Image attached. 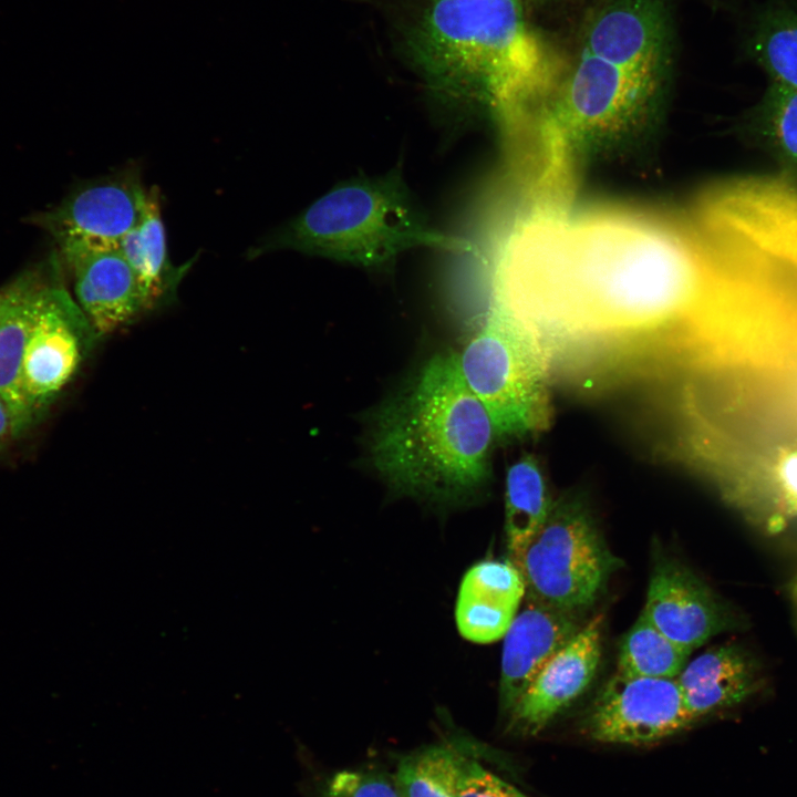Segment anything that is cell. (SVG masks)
<instances>
[{
	"label": "cell",
	"instance_id": "obj_25",
	"mask_svg": "<svg viewBox=\"0 0 797 797\" xmlns=\"http://www.w3.org/2000/svg\"><path fill=\"white\" fill-rule=\"evenodd\" d=\"M319 797H402L385 776L360 769H343L329 777Z\"/></svg>",
	"mask_w": 797,
	"mask_h": 797
},
{
	"label": "cell",
	"instance_id": "obj_11",
	"mask_svg": "<svg viewBox=\"0 0 797 797\" xmlns=\"http://www.w3.org/2000/svg\"><path fill=\"white\" fill-rule=\"evenodd\" d=\"M642 612L690 653L734 628L732 612L711 588L680 559L655 547Z\"/></svg>",
	"mask_w": 797,
	"mask_h": 797
},
{
	"label": "cell",
	"instance_id": "obj_23",
	"mask_svg": "<svg viewBox=\"0 0 797 797\" xmlns=\"http://www.w3.org/2000/svg\"><path fill=\"white\" fill-rule=\"evenodd\" d=\"M749 48L773 82L797 89V13L785 9L766 12L753 31Z\"/></svg>",
	"mask_w": 797,
	"mask_h": 797
},
{
	"label": "cell",
	"instance_id": "obj_26",
	"mask_svg": "<svg viewBox=\"0 0 797 797\" xmlns=\"http://www.w3.org/2000/svg\"><path fill=\"white\" fill-rule=\"evenodd\" d=\"M457 797H528L478 763L465 762Z\"/></svg>",
	"mask_w": 797,
	"mask_h": 797
},
{
	"label": "cell",
	"instance_id": "obj_20",
	"mask_svg": "<svg viewBox=\"0 0 797 797\" xmlns=\"http://www.w3.org/2000/svg\"><path fill=\"white\" fill-rule=\"evenodd\" d=\"M553 500L545 472L532 454L510 465L506 475L505 536L508 560L518 557L547 519Z\"/></svg>",
	"mask_w": 797,
	"mask_h": 797
},
{
	"label": "cell",
	"instance_id": "obj_31",
	"mask_svg": "<svg viewBox=\"0 0 797 797\" xmlns=\"http://www.w3.org/2000/svg\"><path fill=\"white\" fill-rule=\"evenodd\" d=\"M524 1H525L526 4L528 6V4H534V3H541V2H544V1H546V0H524Z\"/></svg>",
	"mask_w": 797,
	"mask_h": 797
},
{
	"label": "cell",
	"instance_id": "obj_29",
	"mask_svg": "<svg viewBox=\"0 0 797 797\" xmlns=\"http://www.w3.org/2000/svg\"><path fill=\"white\" fill-rule=\"evenodd\" d=\"M17 289V280L0 289V319L9 308Z\"/></svg>",
	"mask_w": 797,
	"mask_h": 797
},
{
	"label": "cell",
	"instance_id": "obj_8",
	"mask_svg": "<svg viewBox=\"0 0 797 797\" xmlns=\"http://www.w3.org/2000/svg\"><path fill=\"white\" fill-rule=\"evenodd\" d=\"M692 724L675 679L615 672L587 708L580 728L596 742L645 746Z\"/></svg>",
	"mask_w": 797,
	"mask_h": 797
},
{
	"label": "cell",
	"instance_id": "obj_28",
	"mask_svg": "<svg viewBox=\"0 0 797 797\" xmlns=\"http://www.w3.org/2000/svg\"><path fill=\"white\" fill-rule=\"evenodd\" d=\"M18 437L13 414L7 403L0 397V453Z\"/></svg>",
	"mask_w": 797,
	"mask_h": 797
},
{
	"label": "cell",
	"instance_id": "obj_12",
	"mask_svg": "<svg viewBox=\"0 0 797 797\" xmlns=\"http://www.w3.org/2000/svg\"><path fill=\"white\" fill-rule=\"evenodd\" d=\"M671 39L664 0H610L586 22L581 51L658 81Z\"/></svg>",
	"mask_w": 797,
	"mask_h": 797
},
{
	"label": "cell",
	"instance_id": "obj_27",
	"mask_svg": "<svg viewBox=\"0 0 797 797\" xmlns=\"http://www.w3.org/2000/svg\"><path fill=\"white\" fill-rule=\"evenodd\" d=\"M779 491L786 513L797 514V449L780 456L776 469Z\"/></svg>",
	"mask_w": 797,
	"mask_h": 797
},
{
	"label": "cell",
	"instance_id": "obj_21",
	"mask_svg": "<svg viewBox=\"0 0 797 797\" xmlns=\"http://www.w3.org/2000/svg\"><path fill=\"white\" fill-rule=\"evenodd\" d=\"M690 654L641 612L621 641L617 672L630 676L675 679Z\"/></svg>",
	"mask_w": 797,
	"mask_h": 797
},
{
	"label": "cell",
	"instance_id": "obj_13",
	"mask_svg": "<svg viewBox=\"0 0 797 797\" xmlns=\"http://www.w3.org/2000/svg\"><path fill=\"white\" fill-rule=\"evenodd\" d=\"M602 628L603 615H594L544 665L505 716L509 729L539 734L589 689L601 660Z\"/></svg>",
	"mask_w": 797,
	"mask_h": 797
},
{
	"label": "cell",
	"instance_id": "obj_24",
	"mask_svg": "<svg viewBox=\"0 0 797 797\" xmlns=\"http://www.w3.org/2000/svg\"><path fill=\"white\" fill-rule=\"evenodd\" d=\"M763 114L773 145L785 158L797 163V89L772 82Z\"/></svg>",
	"mask_w": 797,
	"mask_h": 797
},
{
	"label": "cell",
	"instance_id": "obj_10",
	"mask_svg": "<svg viewBox=\"0 0 797 797\" xmlns=\"http://www.w3.org/2000/svg\"><path fill=\"white\" fill-rule=\"evenodd\" d=\"M655 84L581 51L560 87L555 114L572 141L612 134L638 113Z\"/></svg>",
	"mask_w": 797,
	"mask_h": 797
},
{
	"label": "cell",
	"instance_id": "obj_19",
	"mask_svg": "<svg viewBox=\"0 0 797 797\" xmlns=\"http://www.w3.org/2000/svg\"><path fill=\"white\" fill-rule=\"evenodd\" d=\"M46 277L35 269L17 278L14 297L0 319V397L13 414L19 436L29 431L21 393L23 355Z\"/></svg>",
	"mask_w": 797,
	"mask_h": 797
},
{
	"label": "cell",
	"instance_id": "obj_22",
	"mask_svg": "<svg viewBox=\"0 0 797 797\" xmlns=\"http://www.w3.org/2000/svg\"><path fill=\"white\" fill-rule=\"evenodd\" d=\"M465 760L444 746H431L403 758L395 785L402 797H457Z\"/></svg>",
	"mask_w": 797,
	"mask_h": 797
},
{
	"label": "cell",
	"instance_id": "obj_9",
	"mask_svg": "<svg viewBox=\"0 0 797 797\" xmlns=\"http://www.w3.org/2000/svg\"><path fill=\"white\" fill-rule=\"evenodd\" d=\"M147 199L139 174L130 168L77 188L34 222L52 236L62 257L118 247L139 222Z\"/></svg>",
	"mask_w": 797,
	"mask_h": 797
},
{
	"label": "cell",
	"instance_id": "obj_16",
	"mask_svg": "<svg viewBox=\"0 0 797 797\" xmlns=\"http://www.w3.org/2000/svg\"><path fill=\"white\" fill-rule=\"evenodd\" d=\"M525 593L522 577L509 560L475 563L464 575L458 590L455 608L458 632L479 644L501 639Z\"/></svg>",
	"mask_w": 797,
	"mask_h": 797
},
{
	"label": "cell",
	"instance_id": "obj_6",
	"mask_svg": "<svg viewBox=\"0 0 797 797\" xmlns=\"http://www.w3.org/2000/svg\"><path fill=\"white\" fill-rule=\"evenodd\" d=\"M510 562L522 577L527 600L572 612L592 607L621 568L578 491L553 500L544 525Z\"/></svg>",
	"mask_w": 797,
	"mask_h": 797
},
{
	"label": "cell",
	"instance_id": "obj_2",
	"mask_svg": "<svg viewBox=\"0 0 797 797\" xmlns=\"http://www.w3.org/2000/svg\"><path fill=\"white\" fill-rule=\"evenodd\" d=\"M496 433L456 353L432 356L375 412L372 465L396 494L439 504L476 496L491 478Z\"/></svg>",
	"mask_w": 797,
	"mask_h": 797
},
{
	"label": "cell",
	"instance_id": "obj_15",
	"mask_svg": "<svg viewBox=\"0 0 797 797\" xmlns=\"http://www.w3.org/2000/svg\"><path fill=\"white\" fill-rule=\"evenodd\" d=\"M584 612L556 609L526 599L505 634L499 703L506 716L544 665L587 622Z\"/></svg>",
	"mask_w": 797,
	"mask_h": 797
},
{
	"label": "cell",
	"instance_id": "obj_17",
	"mask_svg": "<svg viewBox=\"0 0 797 797\" xmlns=\"http://www.w3.org/2000/svg\"><path fill=\"white\" fill-rule=\"evenodd\" d=\"M675 681L684 707L694 723L748 697L757 686L758 672L753 658L744 649L723 644L687 662Z\"/></svg>",
	"mask_w": 797,
	"mask_h": 797
},
{
	"label": "cell",
	"instance_id": "obj_1",
	"mask_svg": "<svg viewBox=\"0 0 797 797\" xmlns=\"http://www.w3.org/2000/svg\"><path fill=\"white\" fill-rule=\"evenodd\" d=\"M712 289L693 220L603 207L532 214L508 245L496 298L538 338L552 374L593 385L687 369L708 338Z\"/></svg>",
	"mask_w": 797,
	"mask_h": 797
},
{
	"label": "cell",
	"instance_id": "obj_4",
	"mask_svg": "<svg viewBox=\"0 0 797 797\" xmlns=\"http://www.w3.org/2000/svg\"><path fill=\"white\" fill-rule=\"evenodd\" d=\"M417 247L458 252L473 248L469 241L427 224L395 167L382 176L355 177L333 186L252 247L249 256L290 249L382 270Z\"/></svg>",
	"mask_w": 797,
	"mask_h": 797
},
{
	"label": "cell",
	"instance_id": "obj_3",
	"mask_svg": "<svg viewBox=\"0 0 797 797\" xmlns=\"http://www.w3.org/2000/svg\"><path fill=\"white\" fill-rule=\"evenodd\" d=\"M524 0H432L407 35V52L431 90L483 102L508 121L551 92L559 77L549 43Z\"/></svg>",
	"mask_w": 797,
	"mask_h": 797
},
{
	"label": "cell",
	"instance_id": "obj_14",
	"mask_svg": "<svg viewBox=\"0 0 797 797\" xmlns=\"http://www.w3.org/2000/svg\"><path fill=\"white\" fill-rule=\"evenodd\" d=\"M63 259L72 272L74 299L99 339L149 311L138 279L118 247L82 250Z\"/></svg>",
	"mask_w": 797,
	"mask_h": 797
},
{
	"label": "cell",
	"instance_id": "obj_7",
	"mask_svg": "<svg viewBox=\"0 0 797 797\" xmlns=\"http://www.w3.org/2000/svg\"><path fill=\"white\" fill-rule=\"evenodd\" d=\"M99 337L53 272L46 277L24 350L21 393L29 429L72 383Z\"/></svg>",
	"mask_w": 797,
	"mask_h": 797
},
{
	"label": "cell",
	"instance_id": "obj_5",
	"mask_svg": "<svg viewBox=\"0 0 797 797\" xmlns=\"http://www.w3.org/2000/svg\"><path fill=\"white\" fill-rule=\"evenodd\" d=\"M456 358L467 386L491 420L496 438H518L547 428L552 375L548 354L507 310L495 302Z\"/></svg>",
	"mask_w": 797,
	"mask_h": 797
},
{
	"label": "cell",
	"instance_id": "obj_30",
	"mask_svg": "<svg viewBox=\"0 0 797 797\" xmlns=\"http://www.w3.org/2000/svg\"><path fill=\"white\" fill-rule=\"evenodd\" d=\"M790 593L793 598L797 601V576L794 578V580L790 583Z\"/></svg>",
	"mask_w": 797,
	"mask_h": 797
},
{
	"label": "cell",
	"instance_id": "obj_18",
	"mask_svg": "<svg viewBox=\"0 0 797 797\" xmlns=\"http://www.w3.org/2000/svg\"><path fill=\"white\" fill-rule=\"evenodd\" d=\"M118 248L134 270L149 310L175 296L182 278L190 267V262L175 267L168 257L157 187L148 190L143 217L123 237Z\"/></svg>",
	"mask_w": 797,
	"mask_h": 797
}]
</instances>
